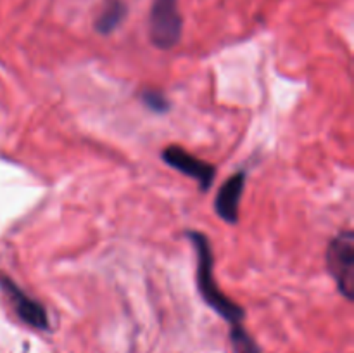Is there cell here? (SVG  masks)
Returning a JSON list of instances; mask_svg holds the SVG:
<instances>
[{"mask_svg": "<svg viewBox=\"0 0 354 353\" xmlns=\"http://www.w3.org/2000/svg\"><path fill=\"white\" fill-rule=\"evenodd\" d=\"M230 339L235 353H259L258 345H256L254 339L245 332V329L242 327V325L232 327Z\"/></svg>", "mask_w": 354, "mask_h": 353, "instance_id": "cell-8", "label": "cell"}, {"mask_svg": "<svg viewBox=\"0 0 354 353\" xmlns=\"http://www.w3.org/2000/svg\"><path fill=\"white\" fill-rule=\"evenodd\" d=\"M244 185L245 173L239 172L234 176H230L218 190V196L214 199V210L220 215L221 220H225L227 224H237L239 206H241Z\"/></svg>", "mask_w": 354, "mask_h": 353, "instance_id": "cell-6", "label": "cell"}, {"mask_svg": "<svg viewBox=\"0 0 354 353\" xmlns=\"http://www.w3.org/2000/svg\"><path fill=\"white\" fill-rule=\"evenodd\" d=\"M142 100H144V104L149 107V109L158 111V113L166 111L169 107L166 97L162 96L161 92H154V90H147V92L142 93Z\"/></svg>", "mask_w": 354, "mask_h": 353, "instance_id": "cell-9", "label": "cell"}, {"mask_svg": "<svg viewBox=\"0 0 354 353\" xmlns=\"http://www.w3.org/2000/svg\"><path fill=\"white\" fill-rule=\"evenodd\" d=\"M187 235L190 237L194 249H196V279L204 303L209 308H213V310L216 311L223 320H227L232 327L242 325L245 311L242 310L241 305L235 303L232 298H228L227 294L220 289L216 279H214V256L209 244V239L206 237V234H203V232L199 230H190L187 232Z\"/></svg>", "mask_w": 354, "mask_h": 353, "instance_id": "cell-1", "label": "cell"}, {"mask_svg": "<svg viewBox=\"0 0 354 353\" xmlns=\"http://www.w3.org/2000/svg\"><path fill=\"white\" fill-rule=\"evenodd\" d=\"M0 286L3 293L9 296L17 317L30 327L38 329V331H47L48 329V317L47 310L38 300L31 298L24 289H21L12 279L9 277H0Z\"/></svg>", "mask_w": 354, "mask_h": 353, "instance_id": "cell-4", "label": "cell"}, {"mask_svg": "<svg viewBox=\"0 0 354 353\" xmlns=\"http://www.w3.org/2000/svg\"><path fill=\"white\" fill-rule=\"evenodd\" d=\"M327 269L339 291L348 300L354 296V232L344 230L335 235L327 249Z\"/></svg>", "mask_w": 354, "mask_h": 353, "instance_id": "cell-3", "label": "cell"}, {"mask_svg": "<svg viewBox=\"0 0 354 353\" xmlns=\"http://www.w3.org/2000/svg\"><path fill=\"white\" fill-rule=\"evenodd\" d=\"M182 35V16L178 0H152L149 16V37L161 51L175 47Z\"/></svg>", "mask_w": 354, "mask_h": 353, "instance_id": "cell-2", "label": "cell"}, {"mask_svg": "<svg viewBox=\"0 0 354 353\" xmlns=\"http://www.w3.org/2000/svg\"><path fill=\"white\" fill-rule=\"evenodd\" d=\"M127 16V3L124 0H106L102 10L95 19V28L99 33H113Z\"/></svg>", "mask_w": 354, "mask_h": 353, "instance_id": "cell-7", "label": "cell"}, {"mask_svg": "<svg viewBox=\"0 0 354 353\" xmlns=\"http://www.w3.org/2000/svg\"><path fill=\"white\" fill-rule=\"evenodd\" d=\"M162 159H165L166 165H169L171 168L183 173V175L196 180L203 190H207L213 185L216 168L213 165H209L207 161H204V159H199L197 156L187 152L180 145H168L162 151Z\"/></svg>", "mask_w": 354, "mask_h": 353, "instance_id": "cell-5", "label": "cell"}]
</instances>
